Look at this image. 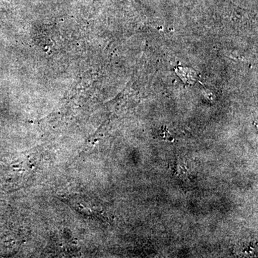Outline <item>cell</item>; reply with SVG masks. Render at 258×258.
Returning a JSON list of instances; mask_svg holds the SVG:
<instances>
[{"instance_id":"1","label":"cell","mask_w":258,"mask_h":258,"mask_svg":"<svg viewBox=\"0 0 258 258\" xmlns=\"http://www.w3.org/2000/svg\"><path fill=\"white\" fill-rule=\"evenodd\" d=\"M176 74L179 75L180 79L184 81V83L192 84L197 81L198 76L196 73L193 70L188 69V68L179 67V70L176 69Z\"/></svg>"}]
</instances>
